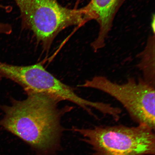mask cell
Here are the masks:
<instances>
[{
  "instance_id": "1",
  "label": "cell",
  "mask_w": 155,
  "mask_h": 155,
  "mask_svg": "<svg viewBox=\"0 0 155 155\" xmlns=\"http://www.w3.org/2000/svg\"><path fill=\"white\" fill-rule=\"evenodd\" d=\"M23 100L11 99V104L0 106L4 114L0 127L24 141L37 155H48L59 147L63 128L60 101L42 93L27 92Z\"/></svg>"
},
{
  "instance_id": "2",
  "label": "cell",
  "mask_w": 155,
  "mask_h": 155,
  "mask_svg": "<svg viewBox=\"0 0 155 155\" xmlns=\"http://www.w3.org/2000/svg\"><path fill=\"white\" fill-rule=\"evenodd\" d=\"M20 13L22 28L31 31L44 50L48 51L58 35L72 26L91 21L83 7L70 9L58 0H13Z\"/></svg>"
},
{
  "instance_id": "3",
  "label": "cell",
  "mask_w": 155,
  "mask_h": 155,
  "mask_svg": "<svg viewBox=\"0 0 155 155\" xmlns=\"http://www.w3.org/2000/svg\"><path fill=\"white\" fill-rule=\"evenodd\" d=\"M92 147L94 155H154L155 135L146 125H123L92 129L74 128Z\"/></svg>"
},
{
  "instance_id": "4",
  "label": "cell",
  "mask_w": 155,
  "mask_h": 155,
  "mask_svg": "<svg viewBox=\"0 0 155 155\" xmlns=\"http://www.w3.org/2000/svg\"><path fill=\"white\" fill-rule=\"evenodd\" d=\"M79 87L99 90L113 97L123 106L133 121L155 129V87L142 78H129L120 84L98 75L87 80Z\"/></svg>"
},
{
  "instance_id": "5",
  "label": "cell",
  "mask_w": 155,
  "mask_h": 155,
  "mask_svg": "<svg viewBox=\"0 0 155 155\" xmlns=\"http://www.w3.org/2000/svg\"><path fill=\"white\" fill-rule=\"evenodd\" d=\"M0 77L17 83L26 92L42 93L60 101H67L72 102L91 115L93 114L91 108L97 110L99 107L98 102L90 101L79 96L72 87L56 78L40 63L21 66L0 62Z\"/></svg>"
},
{
  "instance_id": "6",
  "label": "cell",
  "mask_w": 155,
  "mask_h": 155,
  "mask_svg": "<svg viewBox=\"0 0 155 155\" xmlns=\"http://www.w3.org/2000/svg\"><path fill=\"white\" fill-rule=\"evenodd\" d=\"M124 1V0H91L84 7L92 20L96 21L99 25L98 37L91 45L94 51L105 45L114 18Z\"/></svg>"
},
{
  "instance_id": "7",
  "label": "cell",
  "mask_w": 155,
  "mask_h": 155,
  "mask_svg": "<svg viewBox=\"0 0 155 155\" xmlns=\"http://www.w3.org/2000/svg\"><path fill=\"white\" fill-rule=\"evenodd\" d=\"M140 60L137 67L142 73V78L145 82L155 87V36L149 38L146 47L139 55Z\"/></svg>"
},
{
  "instance_id": "8",
  "label": "cell",
  "mask_w": 155,
  "mask_h": 155,
  "mask_svg": "<svg viewBox=\"0 0 155 155\" xmlns=\"http://www.w3.org/2000/svg\"><path fill=\"white\" fill-rule=\"evenodd\" d=\"M12 30V27L10 25L0 22V35L11 34Z\"/></svg>"
},
{
  "instance_id": "9",
  "label": "cell",
  "mask_w": 155,
  "mask_h": 155,
  "mask_svg": "<svg viewBox=\"0 0 155 155\" xmlns=\"http://www.w3.org/2000/svg\"><path fill=\"white\" fill-rule=\"evenodd\" d=\"M151 28L154 34L155 33V15H153V16L152 17V22H151Z\"/></svg>"
},
{
  "instance_id": "10",
  "label": "cell",
  "mask_w": 155,
  "mask_h": 155,
  "mask_svg": "<svg viewBox=\"0 0 155 155\" xmlns=\"http://www.w3.org/2000/svg\"><path fill=\"white\" fill-rule=\"evenodd\" d=\"M81 1H82V0H77L76 5H78Z\"/></svg>"
}]
</instances>
